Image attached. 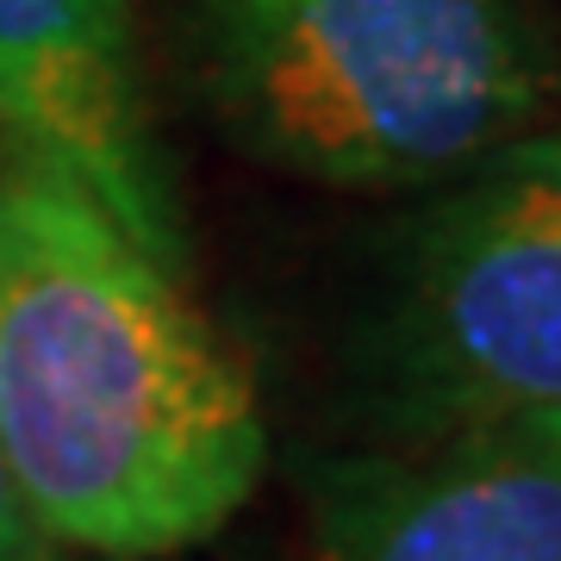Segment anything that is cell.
Masks as SVG:
<instances>
[{"mask_svg":"<svg viewBox=\"0 0 561 561\" xmlns=\"http://www.w3.org/2000/svg\"><path fill=\"white\" fill-rule=\"evenodd\" d=\"M32 561H88V556H69V549H38Z\"/></svg>","mask_w":561,"mask_h":561,"instance_id":"52a82bcc","label":"cell"},{"mask_svg":"<svg viewBox=\"0 0 561 561\" xmlns=\"http://www.w3.org/2000/svg\"><path fill=\"white\" fill-rule=\"evenodd\" d=\"M0 461L50 549L157 561L231 524L262 481L256 381L62 169L0 162Z\"/></svg>","mask_w":561,"mask_h":561,"instance_id":"6da1fadb","label":"cell"},{"mask_svg":"<svg viewBox=\"0 0 561 561\" xmlns=\"http://www.w3.org/2000/svg\"><path fill=\"white\" fill-rule=\"evenodd\" d=\"M38 549H50V542L32 530L20 493H13V474H7V461H0V561H32Z\"/></svg>","mask_w":561,"mask_h":561,"instance_id":"8992f818","label":"cell"},{"mask_svg":"<svg viewBox=\"0 0 561 561\" xmlns=\"http://www.w3.org/2000/svg\"><path fill=\"white\" fill-rule=\"evenodd\" d=\"M194 32L231 131L331 187L461 175L542 101L512 0H194Z\"/></svg>","mask_w":561,"mask_h":561,"instance_id":"7a4b0ae2","label":"cell"},{"mask_svg":"<svg viewBox=\"0 0 561 561\" xmlns=\"http://www.w3.org/2000/svg\"><path fill=\"white\" fill-rule=\"evenodd\" d=\"M0 138L13 157L81 181L150 256L187 275L144 119L131 0H0Z\"/></svg>","mask_w":561,"mask_h":561,"instance_id":"5b68a950","label":"cell"},{"mask_svg":"<svg viewBox=\"0 0 561 561\" xmlns=\"http://www.w3.org/2000/svg\"><path fill=\"white\" fill-rule=\"evenodd\" d=\"M387 387L400 443L561 431V138L486 150L424 219L387 324Z\"/></svg>","mask_w":561,"mask_h":561,"instance_id":"3957f363","label":"cell"},{"mask_svg":"<svg viewBox=\"0 0 561 561\" xmlns=\"http://www.w3.org/2000/svg\"><path fill=\"white\" fill-rule=\"evenodd\" d=\"M312 561H561V431H443L324 468Z\"/></svg>","mask_w":561,"mask_h":561,"instance_id":"277c9868","label":"cell"}]
</instances>
